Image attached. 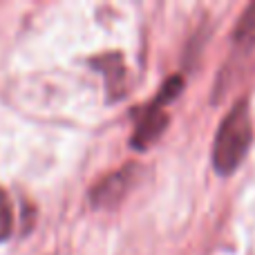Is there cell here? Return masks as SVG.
I'll return each instance as SVG.
<instances>
[{
    "label": "cell",
    "mask_w": 255,
    "mask_h": 255,
    "mask_svg": "<svg viewBox=\"0 0 255 255\" xmlns=\"http://www.w3.org/2000/svg\"><path fill=\"white\" fill-rule=\"evenodd\" d=\"M253 139L251 115H249V103L238 101L235 108L224 117L220 124V130L215 134V145H213V166L220 175H231L238 170L242 159L247 157Z\"/></svg>",
    "instance_id": "cell-1"
},
{
    "label": "cell",
    "mask_w": 255,
    "mask_h": 255,
    "mask_svg": "<svg viewBox=\"0 0 255 255\" xmlns=\"http://www.w3.org/2000/svg\"><path fill=\"white\" fill-rule=\"evenodd\" d=\"M179 92H181V79L179 76L170 79L166 85H163L161 92H159V97H157V101H154L152 106L145 108L143 117L139 119V126H136L134 134H132V148L145 150L152 141H157V136L166 130V124H168V115L163 112L161 106L168 103V101H172Z\"/></svg>",
    "instance_id": "cell-2"
},
{
    "label": "cell",
    "mask_w": 255,
    "mask_h": 255,
    "mask_svg": "<svg viewBox=\"0 0 255 255\" xmlns=\"http://www.w3.org/2000/svg\"><path fill=\"white\" fill-rule=\"evenodd\" d=\"M132 179H134V168L132 166H126L124 170H119V172H115V175H110L108 179H103L101 184L92 190V195H90L92 206H97V208L115 206V204L128 193Z\"/></svg>",
    "instance_id": "cell-3"
},
{
    "label": "cell",
    "mask_w": 255,
    "mask_h": 255,
    "mask_svg": "<svg viewBox=\"0 0 255 255\" xmlns=\"http://www.w3.org/2000/svg\"><path fill=\"white\" fill-rule=\"evenodd\" d=\"M253 34H255V2L247 7L238 29H235V43H242V40H247V38H253Z\"/></svg>",
    "instance_id": "cell-4"
},
{
    "label": "cell",
    "mask_w": 255,
    "mask_h": 255,
    "mask_svg": "<svg viewBox=\"0 0 255 255\" xmlns=\"http://www.w3.org/2000/svg\"><path fill=\"white\" fill-rule=\"evenodd\" d=\"M11 206H9V199L4 195V190H0V242L9 238L11 233Z\"/></svg>",
    "instance_id": "cell-5"
}]
</instances>
